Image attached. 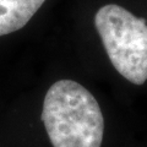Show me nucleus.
Instances as JSON below:
<instances>
[{"mask_svg": "<svg viewBox=\"0 0 147 147\" xmlns=\"http://www.w3.org/2000/svg\"><path fill=\"white\" fill-rule=\"evenodd\" d=\"M40 119L53 147H100L104 118L91 92L72 80H59L44 97Z\"/></svg>", "mask_w": 147, "mask_h": 147, "instance_id": "f257e3e1", "label": "nucleus"}, {"mask_svg": "<svg viewBox=\"0 0 147 147\" xmlns=\"http://www.w3.org/2000/svg\"><path fill=\"white\" fill-rule=\"evenodd\" d=\"M94 25L114 69L134 85L147 81V24L125 7L107 4L98 9Z\"/></svg>", "mask_w": 147, "mask_h": 147, "instance_id": "f03ea898", "label": "nucleus"}, {"mask_svg": "<svg viewBox=\"0 0 147 147\" xmlns=\"http://www.w3.org/2000/svg\"><path fill=\"white\" fill-rule=\"evenodd\" d=\"M45 0H0V37L24 28Z\"/></svg>", "mask_w": 147, "mask_h": 147, "instance_id": "7ed1b4c3", "label": "nucleus"}]
</instances>
